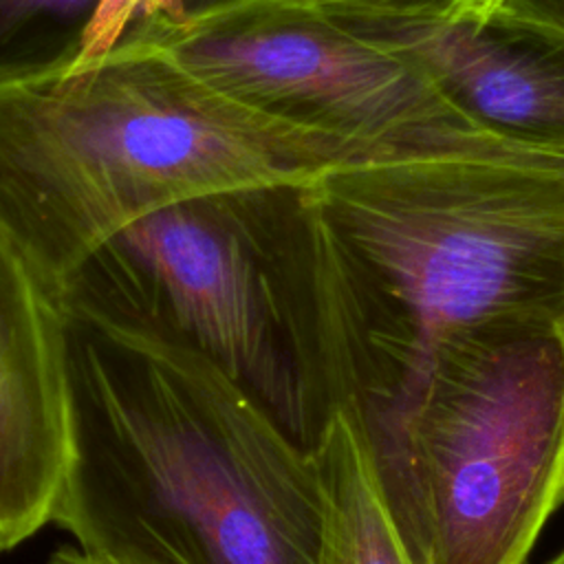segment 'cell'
<instances>
[{
  "label": "cell",
  "instance_id": "7c38bea8",
  "mask_svg": "<svg viewBox=\"0 0 564 564\" xmlns=\"http://www.w3.org/2000/svg\"><path fill=\"white\" fill-rule=\"evenodd\" d=\"M44 564H104L86 553H82L75 544H62L59 549H55L48 560Z\"/></svg>",
  "mask_w": 564,
  "mask_h": 564
},
{
  "label": "cell",
  "instance_id": "8fae6325",
  "mask_svg": "<svg viewBox=\"0 0 564 564\" xmlns=\"http://www.w3.org/2000/svg\"><path fill=\"white\" fill-rule=\"evenodd\" d=\"M330 15L397 24H463L487 18L502 0H304Z\"/></svg>",
  "mask_w": 564,
  "mask_h": 564
},
{
  "label": "cell",
  "instance_id": "6da1fadb",
  "mask_svg": "<svg viewBox=\"0 0 564 564\" xmlns=\"http://www.w3.org/2000/svg\"><path fill=\"white\" fill-rule=\"evenodd\" d=\"M68 458L51 522L104 564H319L324 485L218 366L66 306Z\"/></svg>",
  "mask_w": 564,
  "mask_h": 564
},
{
  "label": "cell",
  "instance_id": "5bb4252c",
  "mask_svg": "<svg viewBox=\"0 0 564 564\" xmlns=\"http://www.w3.org/2000/svg\"><path fill=\"white\" fill-rule=\"evenodd\" d=\"M549 564H564V549H562V551H560V553H557Z\"/></svg>",
  "mask_w": 564,
  "mask_h": 564
},
{
  "label": "cell",
  "instance_id": "8992f818",
  "mask_svg": "<svg viewBox=\"0 0 564 564\" xmlns=\"http://www.w3.org/2000/svg\"><path fill=\"white\" fill-rule=\"evenodd\" d=\"M123 37L148 42L247 110L337 141L366 161L533 154L480 132L408 55L304 0H236Z\"/></svg>",
  "mask_w": 564,
  "mask_h": 564
},
{
  "label": "cell",
  "instance_id": "4fadbf2b",
  "mask_svg": "<svg viewBox=\"0 0 564 564\" xmlns=\"http://www.w3.org/2000/svg\"><path fill=\"white\" fill-rule=\"evenodd\" d=\"M236 0H185V15H194V13H205L212 9H218L223 4H229Z\"/></svg>",
  "mask_w": 564,
  "mask_h": 564
},
{
  "label": "cell",
  "instance_id": "277c9868",
  "mask_svg": "<svg viewBox=\"0 0 564 564\" xmlns=\"http://www.w3.org/2000/svg\"><path fill=\"white\" fill-rule=\"evenodd\" d=\"M311 183L167 203L101 242L64 282V304L189 346L315 452L339 412L322 350Z\"/></svg>",
  "mask_w": 564,
  "mask_h": 564
},
{
  "label": "cell",
  "instance_id": "30bf717a",
  "mask_svg": "<svg viewBox=\"0 0 564 564\" xmlns=\"http://www.w3.org/2000/svg\"><path fill=\"white\" fill-rule=\"evenodd\" d=\"M104 0H0V82L68 70Z\"/></svg>",
  "mask_w": 564,
  "mask_h": 564
},
{
  "label": "cell",
  "instance_id": "7a4b0ae2",
  "mask_svg": "<svg viewBox=\"0 0 564 564\" xmlns=\"http://www.w3.org/2000/svg\"><path fill=\"white\" fill-rule=\"evenodd\" d=\"M311 189L337 412L364 419L390 405L458 328L564 311L560 156H401L330 170Z\"/></svg>",
  "mask_w": 564,
  "mask_h": 564
},
{
  "label": "cell",
  "instance_id": "ba28073f",
  "mask_svg": "<svg viewBox=\"0 0 564 564\" xmlns=\"http://www.w3.org/2000/svg\"><path fill=\"white\" fill-rule=\"evenodd\" d=\"M66 458L64 291L0 229V553L51 524Z\"/></svg>",
  "mask_w": 564,
  "mask_h": 564
},
{
  "label": "cell",
  "instance_id": "52a82bcc",
  "mask_svg": "<svg viewBox=\"0 0 564 564\" xmlns=\"http://www.w3.org/2000/svg\"><path fill=\"white\" fill-rule=\"evenodd\" d=\"M330 18L408 55L487 137L564 159V0H502L447 26Z\"/></svg>",
  "mask_w": 564,
  "mask_h": 564
},
{
  "label": "cell",
  "instance_id": "5b68a950",
  "mask_svg": "<svg viewBox=\"0 0 564 564\" xmlns=\"http://www.w3.org/2000/svg\"><path fill=\"white\" fill-rule=\"evenodd\" d=\"M350 419L414 564H524L564 505V311L449 333L390 405Z\"/></svg>",
  "mask_w": 564,
  "mask_h": 564
},
{
  "label": "cell",
  "instance_id": "9c48e42d",
  "mask_svg": "<svg viewBox=\"0 0 564 564\" xmlns=\"http://www.w3.org/2000/svg\"><path fill=\"white\" fill-rule=\"evenodd\" d=\"M324 485L319 564H414L383 502L357 423L339 412L315 447Z\"/></svg>",
  "mask_w": 564,
  "mask_h": 564
},
{
  "label": "cell",
  "instance_id": "3957f363",
  "mask_svg": "<svg viewBox=\"0 0 564 564\" xmlns=\"http://www.w3.org/2000/svg\"><path fill=\"white\" fill-rule=\"evenodd\" d=\"M368 163L216 93L143 40L0 82V229L57 284L132 220L194 194Z\"/></svg>",
  "mask_w": 564,
  "mask_h": 564
}]
</instances>
